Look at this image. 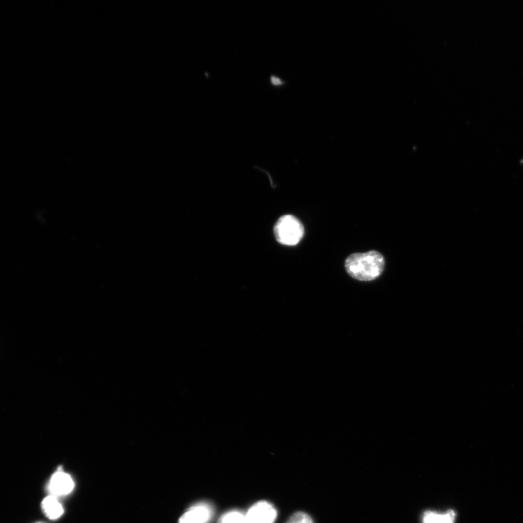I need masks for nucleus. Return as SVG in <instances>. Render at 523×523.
I'll return each mask as SVG.
<instances>
[{
	"label": "nucleus",
	"instance_id": "1",
	"mask_svg": "<svg viewBox=\"0 0 523 523\" xmlns=\"http://www.w3.org/2000/svg\"><path fill=\"white\" fill-rule=\"evenodd\" d=\"M385 264L382 254L377 251H370L351 254L346 261V269L352 278L361 282H370L383 273Z\"/></svg>",
	"mask_w": 523,
	"mask_h": 523
},
{
	"label": "nucleus",
	"instance_id": "2",
	"mask_svg": "<svg viewBox=\"0 0 523 523\" xmlns=\"http://www.w3.org/2000/svg\"><path fill=\"white\" fill-rule=\"evenodd\" d=\"M304 227L295 216L286 214L274 226V235L278 243L285 246L298 245L304 236Z\"/></svg>",
	"mask_w": 523,
	"mask_h": 523
},
{
	"label": "nucleus",
	"instance_id": "3",
	"mask_svg": "<svg viewBox=\"0 0 523 523\" xmlns=\"http://www.w3.org/2000/svg\"><path fill=\"white\" fill-rule=\"evenodd\" d=\"M276 517V509L267 502L254 504L246 514L247 523H274Z\"/></svg>",
	"mask_w": 523,
	"mask_h": 523
},
{
	"label": "nucleus",
	"instance_id": "4",
	"mask_svg": "<svg viewBox=\"0 0 523 523\" xmlns=\"http://www.w3.org/2000/svg\"><path fill=\"white\" fill-rule=\"evenodd\" d=\"M48 488L51 496L58 498L69 494L74 488V482L69 475L59 471L51 478Z\"/></svg>",
	"mask_w": 523,
	"mask_h": 523
},
{
	"label": "nucleus",
	"instance_id": "5",
	"mask_svg": "<svg viewBox=\"0 0 523 523\" xmlns=\"http://www.w3.org/2000/svg\"><path fill=\"white\" fill-rule=\"evenodd\" d=\"M212 515L211 507L200 504L190 508L178 523H208Z\"/></svg>",
	"mask_w": 523,
	"mask_h": 523
},
{
	"label": "nucleus",
	"instance_id": "6",
	"mask_svg": "<svg viewBox=\"0 0 523 523\" xmlns=\"http://www.w3.org/2000/svg\"><path fill=\"white\" fill-rule=\"evenodd\" d=\"M42 507L46 516L51 520H56L63 514V508L56 496L50 495L46 497Z\"/></svg>",
	"mask_w": 523,
	"mask_h": 523
},
{
	"label": "nucleus",
	"instance_id": "7",
	"mask_svg": "<svg viewBox=\"0 0 523 523\" xmlns=\"http://www.w3.org/2000/svg\"><path fill=\"white\" fill-rule=\"evenodd\" d=\"M456 514L454 511H449L445 514L427 513L424 517V523H454Z\"/></svg>",
	"mask_w": 523,
	"mask_h": 523
},
{
	"label": "nucleus",
	"instance_id": "8",
	"mask_svg": "<svg viewBox=\"0 0 523 523\" xmlns=\"http://www.w3.org/2000/svg\"><path fill=\"white\" fill-rule=\"evenodd\" d=\"M219 523H247L246 515L238 511L228 512L221 518Z\"/></svg>",
	"mask_w": 523,
	"mask_h": 523
},
{
	"label": "nucleus",
	"instance_id": "9",
	"mask_svg": "<svg viewBox=\"0 0 523 523\" xmlns=\"http://www.w3.org/2000/svg\"><path fill=\"white\" fill-rule=\"evenodd\" d=\"M287 523H313V521L308 514L300 512L293 515Z\"/></svg>",
	"mask_w": 523,
	"mask_h": 523
},
{
	"label": "nucleus",
	"instance_id": "10",
	"mask_svg": "<svg viewBox=\"0 0 523 523\" xmlns=\"http://www.w3.org/2000/svg\"><path fill=\"white\" fill-rule=\"evenodd\" d=\"M269 83L273 88L280 89L286 86L288 82L280 78V76L272 74L269 76Z\"/></svg>",
	"mask_w": 523,
	"mask_h": 523
}]
</instances>
